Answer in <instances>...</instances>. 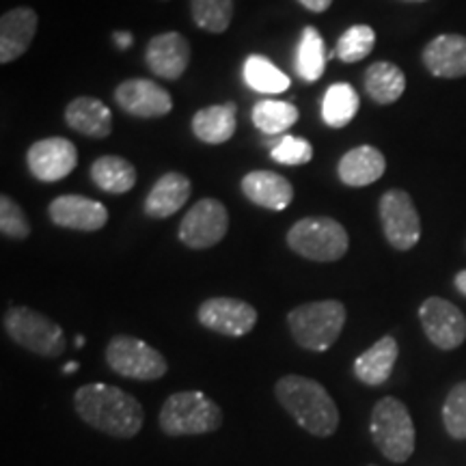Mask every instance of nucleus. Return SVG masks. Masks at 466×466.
Here are the masks:
<instances>
[{"instance_id":"obj_5","label":"nucleus","mask_w":466,"mask_h":466,"mask_svg":"<svg viewBox=\"0 0 466 466\" xmlns=\"http://www.w3.org/2000/svg\"><path fill=\"white\" fill-rule=\"evenodd\" d=\"M223 408L201 391H177L160 406L158 425L162 434L179 436L212 434L223 428Z\"/></svg>"},{"instance_id":"obj_33","label":"nucleus","mask_w":466,"mask_h":466,"mask_svg":"<svg viewBox=\"0 0 466 466\" xmlns=\"http://www.w3.org/2000/svg\"><path fill=\"white\" fill-rule=\"evenodd\" d=\"M445 432L453 441H466V380L453 384L441 408Z\"/></svg>"},{"instance_id":"obj_20","label":"nucleus","mask_w":466,"mask_h":466,"mask_svg":"<svg viewBox=\"0 0 466 466\" xmlns=\"http://www.w3.org/2000/svg\"><path fill=\"white\" fill-rule=\"evenodd\" d=\"M387 171V158L374 145H359L348 149L337 162V177L350 188H363L378 182Z\"/></svg>"},{"instance_id":"obj_12","label":"nucleus","mask_w":466,"mask_h":466,"mask_svg":"<svg viewBox=\"0 0 466 466\" xmlns=\"http://www.w3.org/2000/svg\"><path fill=\"white\" fill-rule=\"evenodd\" d=\"M419 322L430 343L451 352L466 341V316L453 302L430 296L419 307Z\"/></svg>"},{"instance_id":"obj_31","label":"nucleus","mask_w":466,"mask_h":466,"mask_svg":"<svg viewBox=\"0 0 466 466\" xmlns=\"http://www.w3.org/2000/svg\"><path fill=\"white\" fill-rule=\"evenodd\" d=\"M236 0H190V15L197 28L223 35L233 22Z\"/></svg>"},{"instance_id":"obj_13","label":"nucleus","mask_w":466,"mask_h":466,"mask_svg":"<svg viewBox=\"0 0 466 466\" xmlns=\"http://www.w3.org/2000/svg\"><path fill=\"white\" fill-rule=\"evenodd\" d=\"M26 167L37 182H61L78 167V149L66 137L42 138L26 149Z\"/></svg>"},{"instance_id":"obj_15","label":"nucleus","mask_w":466,"mask_h":466,"mask_svg":"<svg viewBox=\"0 0 466 466\" xmlns=\"http://www.w3.org/2000/svg\"><path fill=\"white\" fill-rule=\"evenodd\" d=\"M190 42L177 31H167L147 42L145 48V66L162 80H179L190 66Z\"/></svg>"},{"instance_id":"obj_25","label":"nucleus","mask_w":466,"mask_h":466,"mask_svg":"<svg viewBox=\"0 0 466 466\" xmlns=\"http://www.w3.org/2000/svg\"><path fill=\"white\" fill-rule=\"evenodd\" d=\"M363 86L371 102L389 106V104H395L404 96L406 76L391 61H376L365 69Z\"/></svg>"},{"instance_id":"obj_35","label":"nucleus","mask_w":466,"mask_h":466,"mask_svg":"<svg viewBox=\"0 0 466 466\" xmlns=\"http://www.w3.org/2000/svg\"><path fill=\"white\" fill-rule=\"evenodd\" d=\"M270 158L285 167L309 165L313 160V145L307 138L285 134L281 141L270 149Z\"/></svg>"},{"instance_id":"obj_30","label":"nucleus","mask_w":466,"mask_h":466,"mask_svg":"<svg viewBox=\"0 0 466 466\" xmlns=\"http://www.w3.org/2000/svg\"><path fill=\"white\" fill-rule=\"evenodd\" d=\"M250 121L264 134L288 132L299 121V108L283 100H258L250 110Z\"/></svg>"},{"instance_id":"obj_42","label":"nucleus","mask_w":466,"mask_h":466,"mask_svg":"<svg viewBox=\"0 0 466 466\" xmlns=\"http://www.w3.org/2000/svg\"><path fill=\"white\" fill-rule=\"evenodd\" d=\"M367 466H376V464H367Z\"/></svg>"},{"instance_id":"obj_11","label":"nucleus","mask_w":466,"mask_h":466,"mask_svg":"<svg viewBox=\"0 0 466 466\" xmlns=\"http://www.w3.org/2000/svg\"><path fill=\"white\" fill-rule=\"evenodd\" d=\"M197 319L203 329L212 330V333L231 337H244L253 333L258 326V309L250 302L231 299V296H214V299L203 300L197 309Z\"/></svg>"},{"instance_id":"obj_19","label":"nucleus","mask_w":466,"mask_h":466,"mask_svg":"<svg viewBox=\"0 0 466 466\" xmlns=\"http://www.w3.org/2000/svg\"><path fill=\"white\" fill-rule=\"evenodd\" d=\"M192 195V184L184 173L168 171L156 179L143 201V209L149 218L165 220L177 214Z\"/></svg>"},{"instance_id":"obj_37","label":"nucleus","mask_w":466,"mask_h":466,"mask_svg":"<svg viewBox=\"0 0 466 466\" xmlns=\"http://www.w3.org/2000/svg\"><path fill=\"white\" fill-rule=\"evenodd\" d=\"M453 285H456V289L460 294L466 296V270H460L456 277H453Z\"/></svg>"},{"instance_id":"obj_3","label":"nucleus","mask_w":466,"mask_h":466,"mask_svg":"<svg viewBox=\"0 0 466 466\" xmlns=\"http://www.w3.org/2000/svg\"><path fill=\"white\" fill-rule=\"evenodd\" d=\"M348 319L341 300H316L294 307L288 313V329L296 346L309 352H326L339 339Z\"/></svg>"},{"instance_id":"obj_24","label":"nucleus","mask_w":466,"mask_h":466,"mask_svg":"<svg viewBox=\"0 0 466 466\" xmlns=\"http://www.w3.org/2000/svg\"><path fill=\"white\" fill-rule=\"evenodd\" d=\"M236 113V102L214 104V106L197 110L190 121L192 134L206 145H223L227 141H231L238 127Z\"/></svg>"},{"instance_id":"obj_38","label":"nucleus","mask_w":466,"mask_h":466,"mask_svg":"<svg viewBox=\"0 0 466 466\" xmlns=\"http://www.w3.org/2000/svg\"><path fill=\"white\" fill-rule=\"evenodd\" d=\"M115 39L119 42V48H127L132 44V35L130 33H115Z\"/></svg>"},{"instance_id":"obj_6","label":"nucleus","mask_w":466,"mask_h":466,"mask_svg":"<svg viewBox=\"0 0 466 466\" xmlns=\"http://www.w3.org/2000/svg\"><path fill=\"white\" fill-rule=\"evenodd\" d=\"M288 247L302 259L318 264H333L346 258L350 236L339 220L330 217H307L289 227Z\"/></svg>"},{"instance_id":"obj_21","label":"nucleus","mask_w":466,"mask_h":466,"mask_svg":"<svg viewBox=\"0 0 466 466\" xmlns=\"http://www.w3.org/2000/svg\"><path fill=\"white\" fill-rule=\"evenodd\" d=\"M242 195L255 206L281 212L294 201V186L275 171H250L240 182Z\"/></svg>"},{"instance_id":"obj_34","label":"nucleus","mask_w":466,"mask_h":466,"mask_svg":"<svg viewBox=\"0 0 466 466\" xmlns=\"http://www.w3.org/2000/svg\"><path fill=\"white\" fill-rule=\"evenodd\" d=\"M31 223L20 203L9 195L0 197V233L7 240H26L31 236Z\"/></svg>"},{"instance_id":"obj_40","label":"nucleus","mask_w":466,"mask_h":466,"mask_svg":"<svg viewBox=\"0 0 466 466\" xmlns=\"http://www.w3.org/2000/svg\"><path fill=\"white\" fill-rule=\"evenodd\" d=\"M76 346L83 348L85 346V337H76Z\"/></svg>"},{"instance_id":"obj_32","label":"nucleus","mask_w":466,"mask_h":466,"mask_svg":"<svg viewBox=\"0 0 466 466\" xmlns=\"http://www.w3.org/2000/svg\"><path fill=\"white\" fill-rule=\"evenodd\" d=\"M376 31L370 25H354L341 33L330 56L341 63H359L374 52Z\"/></svg>"},{"instance_id":"obj_7","label":"nucleus","mask_w":466,"mask_h":466,"mask_svg":"<svg viewBox=\"0 0 466 466\" xmlns=\"http://www.w3.org/2000/svg\"><path fill=\"white\" fill-rule=\"evenodd\" d=\"M3 329L15 346L28 350L35 357L58 359L67 348L61 324L31 307H9L3 313Z\"/></svg>"},{"instance_id":"obj_9","label":"nucleus","mask_w":466,"mask_h":466,"mask_svg":"<svg viewBox=\"0 0 466 466\" xmlns=\"http://www.w3.org/2000/svg\"><path fill=\"white\" fill-rule=\"evenodd\" d=\"M378 217H380L382 233L395 250L415 248L421 240V218L415 208V201L406 190H387L378 201Z\"/></svg>"},{"instance_id":"obj_26","label":"nucleus","mask_w":466,"mask_h":466,"mask_svg":"<svg viewBox=\"0 0 466 466\" xmlns=\"http://www.w3.org/2000/svg\"><path fill=\"white\" fill-rule=\"evenodd\" d=\"M93 184L108 195H126L137 186V167L121 156H100L89 168Z\"/></svg>"},{"instance_id":"obj_22","label":"nucleus","mask_w":466,"mask_h":466,"mask_svg":"<svg viewBox=\"0 0 466 466\" xmlns=\"http://www.w3.org/2000/svg\"><path fill=\"white\" fill-rule=\"evenodd\" d=\"M66 124L69 130L89 138H106L113 132V113L102 100L91 96L74 97L66 106Z\"/></svg>"},{"instance_id":"obj_18","label":"nucleus","mask_w":466,"mask_h":466,"mask_svg":"<svg viewBox=\"0 0 466 466\" xmlns=\"http://www.w3.org/2000/svg\"><path fill=\"white\" fill-rule=\"evenodd\" d=\"M421 61L436 78H462L466 76V37L456 33L439 35L423 48Z\"/></svg>"},{"instance_id":"obj_8","label":"nucleus","mask_w":466,"mask_h":466,"mask_svg":"<svg viewBox=\"0 0 466 466\" xmlns=\"http://www.w3.org/2000/svg\"><path fill=\"white\" fill-rule=\"evenodd\" d=\"M104 359L113 374L127 378V380L154 382L165 378L168 371L165 354L132 335H115L106 343Z\"/></svg>"},{"instance_id":"obj_43","label":"nucleus","mask_w":466,"mask_h":466,"mask_svg":"<svg viewBox=\"0 0 466 466\" xmlns=\"http://www.w3.org/2000/svg\"><path fill=\"white\" fill-rule=\"evenodd\" d=\"M165 3H167V0H165Z\"/></svg>"},{"instance_id":"obj_16","label":"nucleus","mask_w":466,"mask_h":466,"mask_svg":"<svg viewBox=\"0 0 466 466\" xmlns=\"http://www.w3.org/2000/svg\"><path fill=\"white\" fill-rule=\"evenodd\" d=\"M48 217L56 227L72 231L93 233L108 223V209L104 203L83 195H61L50 201Z\"/></svg>"},{"instance_id":"obj_39","label":"nucleus","mask_w":466,"mask_h":466,"mask_svg":"<svg viewBox=\"0 0 466 466\" xmlns=\"http://www.w3.org/2000/svg\"><path fill=\"white\" fill-rule=\"evenodd\" d=\"M76 370H78V363H69L63 367V374H69V371H76Z\"/></svg>"},{"instance_id":"obj_41","label":"nucleus","mask_w":466,"mask_h":466,"mask_svg":"<svg viewBox=\"0 0 466 466\" xmlns=\"http://www.w3.org/2000/svg\"><path fill=\"white\" fill-rule=\"evenodd\" d=\"M401 3H428V0H401Z\"/></svg>"},{"instance_id":"obj_17","label":"nucleus","mask_w":466,"mask_h":466,"mask_svg":"<svg viewBox=\"0 0 466 466\" xmlns=\"http://www.w3.org/2000/svg\"><path fill=\"white\" fill-rule=\"evenodd\" d=\"M39 15L33 7H14L0 17V63L9 66L26 55L37 35Z\"/></svg>"},{"instance_id":"obj_29","label":"nucleus","mask_w":466,"mask_h":466,"mask_svg":"<svg viewBox=\"0 0 466 466\" xmlns=\"http://www.w3.org/2000/svg\"><path fill=\"white\" fill-rule=\"evenodd\" d=\"M244 80L253 91L266 93V96H277L289 89L291 80L288 74H283L270 58L261 55H250L244 61Z\"/></svg>"},{"instance_id":"obj_10","label":"nucleus","mask_w":466,"mask_h":466,"mask_svg":"<svg viewBox=\"0 0 466 466\" xmlns=\"http://www.w3.org/2000/svg\"><path fill=\"white\" fill-rule=\"evenodd\" d=\"M229 231V212L225 203L212 197L197 201L179 223V242L192 250H206L225 240Z\"/></svg>"},{"instance_id":"obj_36","label":"nucleus","mask_w":466,"mask_h":466,"mask_svg":"<svg viewBox=\"0 0 466 466\" xmlns=\"http://www.w3.org/2000/svg\"><path fill=\"white\" fill-rule=\"evenodd\" d=\"M299 3L311 14H324V11L330 9L333 0H299Z\"/></svg>"},{"instance_id":"obj_14","label":"nucleus","mask_w":466,"mask_h":466,"mask_svg":"<svg viewBox=\"0 0 466 466\" xmlns=\"http://www.w3.org/2000/svg\"><path fill=\"white\" fill-rule=\"evenodd\" d=\"M115 104L138 119H158L173 110V97L165 86L147 78H127L115 86Z\"/></svg>"},{"instance_id":"obj_4","label":"nucleus","mask_w":466,"mask_h":466,"mask_svg":"<svg viewBox=\"0 0 466 466\" xmlns=\"http://www.w3.org/2000/svg\"><path fill=\"white\" fill-rule=\"evenodd\" d=\"M370 436L384 460L406 464L417 447V430L404 401L387 395L371 408Z\"/></svg>"},{"instance_id":"obj_1","label":"nucleus","mask_w":466,"mask_h":466,"mask_svg":"<svg viewBox=\"0 0 466 466\" xmlns=\"http://www.w3.org/2000/svg\"><path fill=\"white\" fill-rule=\"evenodd\" d=\"M74 410L89 428L121 441L138 436L145 425L141 401L113 384L89 382L76 389Z\"/></svg>"},{"instance_id":"obj_2","label":"nucleus","mask_w":466,"mask_h":466,"mask_svg":"<svg viewBox=\"0 0 466 466\" xmlns=\"http://www.w3.org/2000/svg\"><path fill=\"white\" fill-rule=\"evenodd\" d=\"M279 406L299 428L316 439H329L339 428V408L324 384L300 374H288L275 384Z\"/></svg>"},{"instance_id":"obj_27","label":"nucleus","mask_w":466,"mask_h":466,"mask_svg":"<svg viewBox=\"0 0 466 466\" xmlns=\"http://www.w3.org/2000/svg\"><path fill=\"white\" fill-rule=\"evenodd\" d=\"M360 108L357 89L348 83L330 85L322 100V119L330 127H346Z\"/></svg>"},{"instance_id":"obj_28","label":"nucleus","mask_w":466,"mask_h":466,"mask_svg":"<svg viewBox=\"0 0 466 466\" xmlns=\"http://www.w3.org/2000/svg\"><path fill=\"white\" fill-rule=\"evenodd\" d=\"M326 69L324 37L316 26H305L300 33L299 50H296V72L305 83H316Z\"/></svg>"},{"instance_id":"obj_23","label":"nucleus","mask_w":466,"mask_h":466,"mask_svg":"<svg viewBox=\"0 0 466 466\" xmlns=\"http://www.w3.org/2000/svg\"><path fill=\"white\" fill-rule=\"evenodd\" d=\"M400 346L395 337L387 335L378 339L374 346L367 348L360 357L354 360V376L367 387H380L391 378L393 367L398 363Z\"/></svg>"}]
</instances>
